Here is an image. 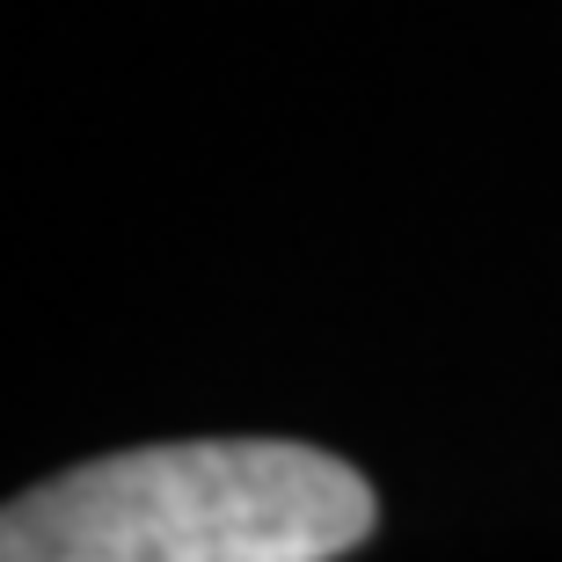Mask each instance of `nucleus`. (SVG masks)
<instances>
[{
    "mask_svg": "<svg viewBox=\"0 0 562 562\" xmlns=\"http://www.w3.org/2000/svg\"><path fill=\"white\" fill-rule=\"evenodd\" d=\"M373 526V482L322 446L183 438L22 490L0 512V562H336Z\"/></svg>",
    "mask_w": 562,
    "mask_h": 562,
    "instance_id": "f257e3e1",
    "label": "nucleus"
}]
</instances>
